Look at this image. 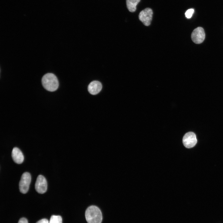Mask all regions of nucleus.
Here are the masks:
<instances>
[{"instance_id": "5", "label": "nucleus", "mask_w": 223, "mask_h": 223, "mask_svg": "<svg viewBox=\"0 0 223 223\" xmlns=\"http://www.w3.org/2000/svg\"><path fill=\"white\" fill-rule=\"evenodd\" d=\"M182 142L184 146L187 148L193 147L197 142L195 134L191 132L186 133L183 138Z\"/></svg>"}, {"instance_id": "8", "label": "nucleus", "mask_w": 223, "mask_h": 223, "mask_svg": "<svg viewBox=\"0 0 223 223\" xmlns=\"http://www.w3.org/2000/svg\"><path fill=\"white\" fill-rule=\"evenodd\" d=\"M102 86L100 82L94 81L91 82L89 85L88 89L89 92L92 95L98 93L102 90Z\"/></svg>"}, {"instance_id": "7", "label": "nucleus", "mask_w": 223, "mask_h": 223, "mask_svg": "<svg viewBox=\"0 0 223 223\" xmlns=\"http://www.w3.org/2000/svg\"><path fill=\"white\" fill-rule=\"evenodd\" d=\"M205 33L203 29L201 27H198L192 32L191 38L192 41L197 44H200L204 40Z\"/></svg>"}, {"instance_id": "2", "label": "nucleus", "mask_w": 223, "mask_h": 223, "mask_svg": "<svg viewBox=\"0 0 223 223\" xmlns=\"http://www.w3.org/2000/svg\"><path fill=\"white\" fill-rule=\"evenodd\" d=\"M42 82L44 88L51 92L56 90L59 86L57 77L52 73H49L45 74L42 77Z\"/></svg>"}, {"instance_id": "6", "label": "nucleus", "mask_w": 223, "mask_h": 223, "mask_svg": "<svg viewBox=\"0 0 223 223\" xmlns=\"http://www.w3.org/2000/svg\"><path fill=\"white\" fill-rule=\"evenodd\" d=\"M35 189L40 194L45 193L47 190V184L46 179L42 175H40L37 177L35 184Z\"/></svg>"}, {"instance_id": "13", "label": "nucleus", "mask_w": 223, "mask_h": 223, "mask_svg": "<svg viewBox=\"0 0 223 223\" xmlns=\"http://www.w3.org/2000/svg\"><path fill=\"white\" fill-rule=\"evenodd\" d=\"M18 223H28V221L26 218H22L20 219Z\"/></svg>"}, {"instance_id": "9", "label": "nucleus", "mask_w": 223, "mask_h": 223, "mask_svg": "<svg viewBox=\"0 0 223 223\" xmlns=\"http://www.w3.org/2000/svg\"><path fill=\"white\" fill-rule=\"evenodd\" d=\"M11 156L15 162L17 164L22 163L24 160V156L21 151L18 148L14 147L12 151Z\"/></svg>"}, {"instance_id": "3", "label": "nucleus", "mask_w": 223, "mask_h": 223, "mask_svg": "<svg viewBox=\"0 0 223 223\" xmlns=\"http://www.w3.org/2000/svg\"><path fill=\"white\" fill-rule=\"evenodd\" d=\"M31 179V175L29 173L25 172L22 174L19 183V189L21 193L25 194L28 191Z\"/></svg>"}, {"instance_id": "4", "label": "nucleus", "mask_w": 223, "mask_h": 223, "mask_svg": "<svg viewBox=\"0 0 223 223\" xmlns=\"http://www.w3.org/2000/svg\"><path fill=\"white\" fill-rule=\"evenodd\" d=\"M153 11L149 8H146L139 13L138 17L139 20L146 26L149 25L151 21Z\"/></svg>"}, {"instance_id": "11", "label": "nucleus", "mask_w": 223, "mask_h": 223, "mask_svg": "<svg viewBox=\"0 0 223 223\" xmlns=\"http://www.w3.org/2000/svg\"><path fill=\"white\" fill-rule=\"evenodd\" d=\"M62 217L60 216L52 215L50 219L49 223H62Z\"/></svg>"}, {"instance_id": "1", "label": "nucleus", "mask_w": 223, "mask_h": 223, "mask_svg": "<svg viewBox=\"0 0 223 223\" xmlns=\"http://www.w3.org/2000/svg\"><path fill=\"white\" fill-rule=\"evenodd\" d=\"M86 220L88 223H101L102 215L101 210L95 206H91L86 210Z\"/></svg>"}, {"instance_id": "14", "label": "nucleus", "mask_w": 223, "mask_h": 223, "mask_svg": "<svg viewBox=\"0 0 223 223\" xmlns=\"http://www.w3.org/2000/svg\"><path fill=\"white\" fill-rule=\"evenodd\" d=\"M36 223H49V222L47 219H43L39 221Z\"/></svg>"}, {"instance_id": "12", "label": "nucleus", "mask_w": 223, "mask_h": 223, "mask_svg": "<svg viewBox=\"0 0 223 223\" xmlns=\"http://www.w3.org/2000/svg\"><path fill=\"white\" fill-rule=\"evenodd\" d=\"M194 9H193L188 10L185 13L186 17L188 19L191 18L194 12Z\"/></svg>"}, {"instance_id": "10", "label": "nucleus", "mask_w": 223, "mask_h": 223, "mask_svg": "<svg viewBox=\"0 0 223 223\" xmlns=\"http://www.w3.org/2000/svg\"><path fill=\"white\" fill-rule=\"evenodd\" d=\"M140 0H126L127 8L131 12H134L136 9V6Z\"/></svg>"}]
</instances>
